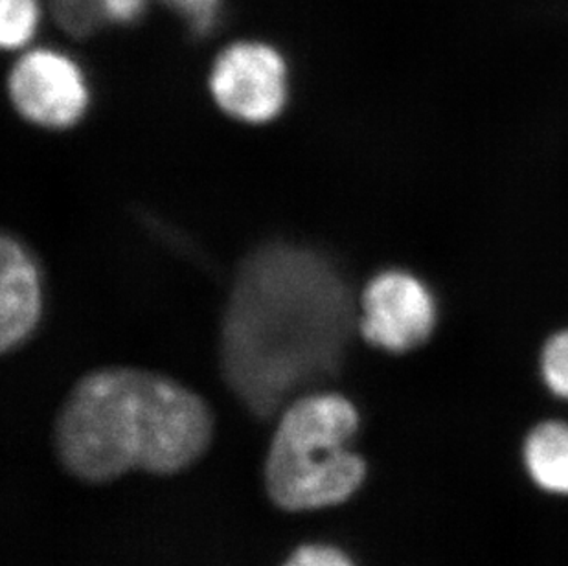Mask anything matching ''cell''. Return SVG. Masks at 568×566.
I'll return each mask as SVG.
<instances>
[{
  "label": "cell",
  "instance_id": "8992f818",
  "mask_svg": "<svg viewBox=\"0 0 568 566\" xmlns=\"http://www.w3.org/2000/svg\"><path fill=\"white\" fill-rule=\"evenodd\" d=\"M8 94L17 113L49 129L72 128L91 100L85 74L74 59L52 49L30 50L8 75Z\"/></svg>",
  "mask_w": 568,
  "mask_h": 566
},
{
  "label": "cell",
  "instance_id": "4fadbf2b",
  "mask_svg": "<svg viewBox=\"0 0 568 566\" xmlns=\"http://www.w3.org/2000/svg\"><path fill=\"white\" fill-rule=\"evenodd\" d=\"M284 566H354V563L333 546L306 545L298 548Z\"/></svg>",
  "mask_w": 568,
  "mask_h": 566
},
{
  "label": "cell",
  "instance_id": "3957f363",
  "mask_svg": "<svg viewBox=\"0 0 568 566\" xmlns=\"http://www.w3.org/2000/svg\"><path fill=\"white\" fill-rule=\"evenodd\" d=\"M359 412L337 392L291 401L265 459V489L284 512H313L354 497L366 478L363 456L348 449Z\"/></svg>",
  "mask_w": 568,
  "mask_h": 566
},
{
  "label": "cell",
  "instance_id": "ba28073f",
  "mask_svg": "<svg viewBox=\"0 0 568 566\" xmlns=\"http://www.w3.org/2000/svg\"><path fill=\"white\" fill-rule=\"evenodd\" d=\"M531 484L550 497L568 498V422L542 420L526 433L520 449Z\"/></svg>",
  "mask_w": 568,
  "mask_h": 566
},
{
  "label": "cell",
  "instance_id": "8fae6325",
  "mask_svg": "<svg viewBox=\"0 0 568 566\" xmlns=\"http://www.w3.org/2000/svg\"><path fill=\"white\" fill-rule=\"evenodd\" d=\"M55 21L75 38L97 32L103 19L102 0H49Z\"/></svg>",
  "mask_w": 568,
  "mask_h": 566
},
{
  "label": "cell",
  "instance_id": "52a82bcc",
  "mask_svg": "<svg viewBox=\"0 0 568 566\" xmlns=\"http://www.w3.org/2000/svg\"><path fill=\"white\" fill-rule=\"evenodd\" d=\"M43 313V287L32 254L21 241L4 235L0 245V346H21Z\"/></svg>",
  "mask_w": 568,
  "mask_h": 566
},
{
  "label": "cell",
  "instance_id": "277c9868",
  "mask_svg": "<svg viewBox=\"0 0 568 566\" xmlns=\"http://www.w3.org/2000/svg\"><path fill=\"white\" fill-rule=\"evenodd\" d=\"M438 294L408 269L379 271L366 283L357 305V330L371 346L392 355L425 346L440 326Z\"/></svg>",
  "mask_w": 568,
  "mask_h": 566
},
{
  "label": "cell",
  "instance_id": "7c38bea8",
  "mask_svg": "<svg viewBox=\"0 0 568 566\" xmlns=\"http://www.w3.org/2000/svg\"><path fill=\"white\" fill-rule=\"evenodd\" d=\"M183 17L190 30L199 36L212 32L220 19L221 0H161Z\"/></svg>",
  "mask_w": 568,
  "mask_h": 566
},
{
  "label": "cell",
  "instance_id": "6da1fadb",
  "mask_svg": "<svg viewBox=\"0 0 568 566\" xmlns=\"http://www.w3.org/2000/svg\"><path fill=\"white\" fill-rule=\"evenodd\" d=\"M354 326V300L332 262L304 246H262L226 305L223 375L248 411L271 417L296 392L337 375Z\"/></svg>",
  "mask_w": 568,
  "mask_h": 566
},
{
  "label": "cell",
  "instance_id": "5b68a950",
  "mask_svg": "<svg viewBox=\"0 0 568 566\" xmlns=\"http://www.w3.org/2000/svg\"><path fill=\"white\" fill-rule=\"evenodd\" d=\"M209 85L215 103L229 117L267 123L287 102V67L273 47L242 41L217 55Z\"/></svg>",
  "mask_w": 568,
  "mask_h": 566
},
{
  "label": "cell",
  "instance_id": "7a4b0ae2",
  "mask_svg": "<svg viewBox=\"0 0 568 566\" xmlns=\"http://www.w3.org/2000/svg\"><path fill=\"white\" fill-rule=\"evenodd\" d=\"M210 438L212 414L203 397L139 368H102L81 377L54 431L64 469L92 484L134 469L173 475L201 458Z\"/></svg>",
  "mask_w": 568,
  "mask_h": 566
},
{
  "label": "cell",
  "instance_id": "9c48e42d",
  "mask_svg": "<svg viewBox=\"0 0 568 566\" xmlns=\"http://www.w3.org/2000/svg\"><path fill=\"white\" fill-rule=\"evenodd\" d=\"M537 375L554 400L568 403V324L542 338L537 352Z\"/></svg>",
  "mask_w": 568,
  "mask_h": 566
},
{
  "label": "cell",
  "instance_id": "30bf717a",
  "mask_svg": "<svg viewBox=\"0 0 568 566\" xmlns=\"http://www.w3.org/2000/svg\"><path fill=\"white\" fill-rule=\"evenodd\" d=\"M38 0H0V43L6 50L27 47L38 30Z\"/></svg>",
  "mask_w": 568,
  "mask_h": 566
}]
</instances>
